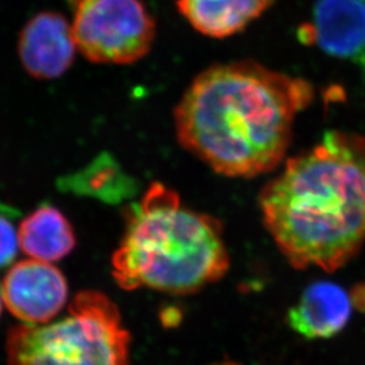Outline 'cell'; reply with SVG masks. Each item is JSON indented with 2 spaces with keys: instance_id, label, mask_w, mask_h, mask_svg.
<instances>
[{
  "instance_id": "obj_17",
  "label": "cell",
  "mask_w": 365,
  "mask_h": 365,
  "mask_svg": "<svg viewBox=\"0 0 365 365\" xmlns=\"http://www.w3.org/2000/svg\"><path fill=\"white\" fill-rule=\"evenodd\" d=\"M1 309H3V295H1V292H0V314H1Z\"/></svg>"
},
{
  "instance_id": "obj_16",
  "label": "cell",
  "mask_w": 365,
  "mask_h": 365,
  "mask_svg": "<svg viewBox=\"0 0 365 365\" xmlns=\"http://www.w3.org/2000/svg\"><path fill=\"white\" fill-rule=\"evenodd\" d=\"M214 365H241L239 363L232 362V361H225V362L216 363Z\"/></svg>"
},
{
  "instance_id": "obj_14",
  "label": "cell",
  "mask_w": 365,
  "mask_h": 365,
  "mask_svg": "<svg viewBox=\"0 0 365 365\" xmlns=\"http://www.w3.org/2000/svg\"><path fill=\"white\" fill-rule=\"evenodd\" d=\"M352 306L365 312V284H357L350 293Z\"/></svg>"
},
{
  "instance_id": "obj_15",
  "label": "cell",
  "mask_w": 365,
  "mask_h": 365,
  "mask_svg": "<svg viewBox=\"0 0 365 365\" xmlns=\"http://www.w3.org/2000/svg\"><path fill=\"white\" fill-rule=\"evenodd\" d=\"M163 325L165 327H173L178 325L182 320V313L176 309H166L160 314Z\"/></svg>"
},
{
  "instance_id": "obj_6",
  "label": "cell",
  "mask_w": 365,
  "mask_h": 365,
  "mask_svg": "<svg viewBox=\"0 0 365 365\" xmlns=\"http://www.w3.org/2000/svg\"><path fill=\"white\" fill-rule=\"evenodd\" d=\"M3 302L23 324L49 323L68 300V282L63 273L50 262L19 261L7 271L1 284Z\"/></svg>"
},
{
  "instance_id": "obj_7",
  "label": "cell",
  "mask_w": 365,
  "mask_h": 365,
  "mask_svg": "<svg viewBox=\"0 0 365 365\" xmlns=\"http://www.w3.org/2000/svg\"><path fill=\"white\" fill-rule=\"evenodd\" d=\"M330 56L365 63V0H316L312 23L299 32Z\"/></svg>"
},
{
  "instance_id": "obj_3",
  "label": "cell",
  "mask_w": 365,
  "mask_h": 365,
  "mask_svg": "<svg viewBox=\"0 0 365 365\" xmlns=\"http://www.w3.org/2000/svg\"><path fill=\"white\" fill-rule=\"evenodd\" d=\"M229 267L221 222L186 207L175 190L158 182L130 207L112 257L113 277L126 291L192 294L221 280Z\"/></svg>"
},
{
  "instance_id": "obj_5",
  "label": "cell",
  "mask_w": 365,
  "mask_h": 365,
  "mask_svg": "<svg viewBox=\"0 0 365 365\" xmlns=\"http://www.w3.org/2000/svg\"><path fill=\"white\" fill-rule=\"evenodd\" d=\"M78 49L95 63L130 64L151 50L155 21L141 0H71Z\"/></svg>"
},
{
  "instance_id": "obj_2",
  "label": "cell",
  "mask_w": 365,
  "mask_h": 365,
  "mask_svg": "<svg viewBox=\"0 0 365 365\" xmlns=\"http://www.w3.org/2000/svg\"><path fill=\"white\" fill-rule=\"evenodd\" d=\"M264 225L295 269L334 273L365 245V135L327 130L259 197Z\"/></svg>"
},
{
  "instance_id": "obj_8",
  "label": "cell",
  "mask_w": 365,
  "mask_h": 365,
  "mask_svg": "<svg viewBox=\"0 0 365 365\" xmlns=\"http://www.w3.org/2000/svg\"><path fill=\"white\" fill-rule=\"evenodd\" d=\"M78 49L73 24L57 12H41L25 24L18 53L29 74L39 80L62 76L74 62Z\"/></svg>"
},
{
  "instance_id": "obj_12",
  "label": "cell",
  "mask_w": 365,
  "mask_h": 365,
  "mask_svg": "<svg viewBox=\"0 0 365 365\" xmlns=\"http://www.w3.org/2000/svg\"><path fill=\"white\" fill-rule=\"evenodd\" d=\"M62 189L95 197L105 202H120L130 196L134 182L121 171L118 163L102 155L81 171L62 180Z\"/></svg>"
},
{
  "instance_id": "obj_13",
  "label": "cell",
  "mask_w": 365,
  "mask_h": 365,
  "mask_svg": "<svg viewBox=\"0 0 365 365\" xmlns=\"http://www.w3.org/2000/svg\"><path fill=\"white\" fill-rule=\"evenodd\" d=\"M12 216L14 211L0 205V269L7 267L14 260L19 248L18 230Z\"/></svg>"
},
{
  "instance_id": "obj_11",
  "label": "cell",
  "mask_w": 365,
  "mask_h": 365,
  "mask_svg": "<svg viewBox=\"0 0 365 365\" xmlns=\"http://www.w3.org/2000/svg\"><path fill=\"white\" fill-rule=\"evenodd\" d=\"M18 241L26 255L50 264L68 257L76 245L67 217L51 205L39 207L21 221Z\"/></svg>"
},
{
  "instance_id": "obj_10",
  "label": "cell",
  "mask_w": 365,
  "mask_h": 365,
  "mask_svg": "<svg viewBox=\"0 0 365 365\" xmlns=\"http://www.w3.org/2000/svg\"><path fill=\"white\" fill-rule=\"evenodd\" d=\"M273 3L274 0H176L180 14L196 31L218 39L243 31Z\"/></svg>"
},
{
  "instance_id": "obj_4",
  "label": "cell",
  "mask_w": 365,
  "mask_h": 365,
  "mask_svg": "<svg viewBox=\"0 0 365 365\" xmlns=\"http://www.w3.org/2000/svg\"><path fill=\"white\" fill-rule=\"evenodd\" d=\"M130 336L107 295L82 291L63 318L9 331L7 365H128Z\"/></svg>"
},
{
  "instance_id": "obj_9",
  "label": "cell",
  "mask_w": 365,
  "mask_h": 365,
  "mask_svg": "<svg viewBox=\"0 0 365 365\" xmlns=\"http://www.w3.org/2000/svg\"><path fill=\"white\" fill-rule=\"evenodd\" d=\"M350 293L331 281L309 284L287 313L288 327L306 339L334 337L351 317Z\"/></svg>"
},
{
  "instance_id": "obj_1",
  "label": "cell",
  "mask_w": 365,
  "mask_h": 365,
  "mask_svg": "<svg viewBox=\"0 0 365 365\" xmlns=\"http://www.w3.org/2000/svg\"><path fill=\"white\" fill-rule=\"evenodd\" d=\"M313 96L309 81L255 61L215 64L177 103V139L218 175L254 178L284 162L295 118Z\"/></svg>"
}]
</instances>
